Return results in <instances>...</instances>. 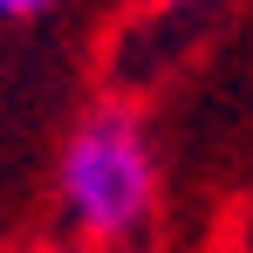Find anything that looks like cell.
Returning a JSON list of instances; mask_svg holds the SVG:
<instances>
[{"label":"cell","instance_id":"3957f363","mask_svg":"<svg viewBox=\"0 0 253 253\" xmlns=\"http://www.w3.org/2000/svg\"><path fill=\"white\" fill-rule=\"evenodd\" d=\"M158 7H192V0H158Z\"/></svg>","mask_w":253,"mask_h":253},{"label":"cell","instance_id":"7a4b0ae2","mask_svg":"<svg viewBox=\"0 0 253 253\" xmlns=\"http://www.w3.org/2000/svg\"><path fill=\"white\" fill-rule=\"evenodd\" d=\"M55 0H0V21H28V14H48Z\"/></svg>","mask_w":253,"mask_h":253},{"label":"cell","instance_id":"6da1fadb","mask_svg":"<svg viewBox=\"0 0 253 253\" xmlns=\"http://www.w3.org/2000/svg\"><path fill=\"white\" fill-rule=\"evenodd\" d=\"M62 219L83 233L89 247H124L144 233V219L158 206V165H151V137L130 110H89L62 144Z\"/></svg>","mask_w":253,"mask_h":253}]
</instances>
